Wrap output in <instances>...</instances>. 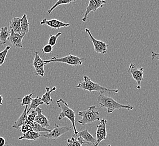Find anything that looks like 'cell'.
Masks as SVG:
<instances>
[{"label":"cell","instance_id":"9c48e42d","mask_svg":"<svg viewBox=\"0 0 159 146\" xmlns=\"http://www.w3.org/2000/svg\"><path fill=\"white\" fill-rule=\"evenodd\" d=\"M143 67L138 69L134 63H131L130 64L129 67L128 72L132 75L133 78L137 83V85L136 88L138 89H140L141 88V82L143 78Z\"/></svg>","mask_w":159,"mask_h":146},{"label":"cell","instance_id":"d6986e66","mask_svg":"<svg viewBox=\"0 0 159 146\" xmlns=\"http://www.w3.org/2000/svg\"><path fill=\"white\" fill-rule=\"evenodd\" d=\"M21 17H15L10 22V28L16 33L21 34Z\"/></svg>","mask_w":159,"mask_h":146},{"label":"cell","instance_id":"5bb4252c","mask_svg":"<svg viewBox=\"0 0 159 146\" xmlns=\"http://www.w3.org/2000/svg\"><path fill=\"white\" fill-rule=\"evenodd\" d=\"M40 24L41 25H46L55 29H58L61 28L68 27L70 26V24L69 23H65L61 20H59L58 19L47 20L46 18L43 19V20L40 22Z\"/></svg>","mask_w":159,"mask_h":146},{"label":"cell","instance_id":"6da1fadb","mask_svg":"<svg viewBox=\"0 0 159 146\" xmlns=\"http://www.w3.org/2000/svg\"><path fill=\"white\" fill-rule=\"evenodd\" d=\"M98 104L101 107L106 108L107 109L108 114L113 113L117 109H126L132 110L133 106L130 105H122L117 102L112 98L108 97L103 94H99L97 97Z\"/></svg>","mask_w":159,"mask_h":146},{"label":"cell","instance_id":"e0dca14e","mask_svg":"<svg viewBox=\"0 0 159 146\" xmlns=\"http://www.w3.org/2000/svg\"><path fill=\"white\" fill-rule=\"evenodd\" d=\"M41 135L39 133H36L34 131H28L25 134H23L21 136L19 137V140H32V141H36L40 138Z\"/></svg>","mask_w":159,"mask_h":146},{"label":"cell","instance_id":"8992f818","mask_svg":"<svg viewBox=\"0 0 159 146\" xmlns=\"http://www.w3.org/2000/svg\"><path fill=\"white\" fill-rule=\"evenodd\" d=\"M70 127H59L58 125L55 124L54 128L52 131H50L49 133H47L46 134H43V136L48 140H56L63 134L70 131Z\"/></svg>","mask_w":159,"mask_h":146},{"label":"cell","instance_id":"d4e9b609","mask_svg":"<svg viewBox=\"0 0 159 146\" xmlns=\"http://www.w3.org/2000/svg\"><path fill=\"white\" fill-rule=\"evenodd\" d=\"M11 49L10 46H6L3 51L0 52V67L2 66L6 60V56L7 55L9 51Z\"/></svg>","mask_w":159,"mask_h":146},{"label":"cell","instance_id":"4dcf8cb0","mask_svg":"<svg viewBox=\"0 0 159 146\" xmlns=\"http://www.w3.org/2000/svg\"><path fill=\"white\" fill-rule=\"evenodd\" d=\"M52 49H53V47L49 45V44H48V45H45V46L43 47L42 51H43V52L44 54H49V53H52Z\"/></svg>","mask_w":159,"mask_h":146},{"label":"cell","instance_id":"8fae6325","mask_svg":"<svg viewBox=\"0 0 159 146\" xmlns=\"http://www.w3.org/2000/svg\"><path fill=\"white\" fill-rule=\"evenodd\" d=\"M86 33L89 35L90 39L92 40V42L94 46V51L95 52L100 54H105L107 53V47L108 45L106 43L102 41L96 40L93 36H92V33L89 29L85 28V29Z\"/></svg>","mask_w":159,"mask_h":146},{"label":"cell","instance_id":"f1b7e54d","mask_svg":"<svg viewBox=\"0 0 159 146\" xmlns=\"http://www.w3.org/2000/svg\"><path fill=\"white\" fill-rule=\"evenodd\" d=\"M67 146H82L83 145L80 143L78 140H76L74 137H72L70 139H68L67 140Z\"/></svg>","mask_w":159,"mask_h":146},{"label":"cell","instance_id":"5b68a950","mask_svg":"<svg viewBox=\"0 0 159 146\" xmlns=\"http://www.w3.org/2000/svg\"><path fill=\"white\" fill-rule=\"evenodd\" d=\"M83 59L84 58H81L76 56H74L70 54L63 58H57L53 57L50 60H43V63L45 65L46 64H48L51 62H61V63H64L71 66L77 67V66L81 65L83 64Z\"/></svg>","mask_w":159,"mask_h":146},{"label":"cell","instance_id":"7402d4cb","mask_svg":"<svg viewBox=\"0 0 159 146\" xmlns=\"http://www.w3.org/2000/svg\"><path fill=\"white\" fill-rule=\"evenodd\" d=\"M43 104H44L41 100V97L37 96L35 98H32L31 104L30 105V108L27 111V114L31 111V110H36L37 107L40 106V105H43Z\"/></svg>","mask_w":159,"mask_h":146},{"label":"cell","instance_id":"44dd1931","mask_svg":"<svg viewBox=\"0 0 159 146\" xmlns=\"http://www.w3.org/2000/svg\"><path fill=\"white\" fill-rule=\"evenodd\" d=\"M10 36L8 27H5L0 28V45L6 44V41Z\"/></svg>","mask_w":159,"mask_h":146},{"label":"cell","instance_id":"4fadbf2b","mask_svg":"<svg viewBox=\"0 0 159 146\" xmlns=\"http://www.w3.org/2000/svg\"><path fill=\"white\" fill-rule=\"evenodd\" d=\"M25 36V34L16 33L15 32H14V31H12V29H11L10 36L7 40L9 41L11 45L14 46L15 48L22 49L23 48L22 41Z\"/></svg>","mask_w":159,"mask_h":146},{"label":"cell","instance_id":"1f68e13d","mask_svg":"<svg viewBox=\"0 0 159 146\" xmlns=\"http://www.w3.org/2000/svg\"><path fill=\"white\" fill-rule=\"evenodd\" d=\"M6 144V140L2 137H0V146H5Z\"/></svg>","mask_w":159,"mask_h":146},{"label":"cell","instance_id":"e575fe53","mask_svg":"<svg viewBox=\"0 0 159 146\" xmlns=\"http://www.w3.org/2000/svg\"><path fill=\"white\" fill-rule=\"evenodd\" d=\"M107 146H111V145H110V144H109V145H108Z\"/></svg>","mask_w":159,"mask_h":146},{"label":"cell","instance_id":"83f0119b","mask_svg":"<svg viewBox=\"0 0 159 146\" xmlns=\"http://www.w3.org/2000/svg\"><path fill=\"white\" fill-rule=\"evenodd\" d=\"M33 123H34V122H28L27 124H25L20 127V131L23 134H25L28 131L32 130Z\"/></svg>","mask_w":159,"mask_h":146},{"label":"cell","instance_id":"cb8c5ba5","mask_svg":"<svg viewBox=\"0 0 159 146\" xmlns=\"http://www.w3.org/2000/svg\"><path fill=\"white\" fill-rule=\"evenodd\" d=\"M32 131L36 132V133H39L40 132H47L49 133L51 130L49 129H47L46 128H43L41 125H40L39 124H38L36 122H34L33 125H32Z\"/></svg>","mask_w":159,"mask_h":146},{"label":"cell","instance_id":"30bf717a","mask_svg":"<svg viewBox=\"0 0 159 146\" xmlns=\"http://www.w3.org/2000/svg\"><path fill=\"white\" fill-rule=\"evenodd\" d=\"M77 137V140L82 145L83 144H93L95 145L97 142L96 138L93 137L87 129L81 131L75 135Z\"/></svg>","mask_w":159,"mask_h":146},{"label":"cell","instance_id":"3957f363","mask_svg":"<svg viewBox=\"0 0 159 146\" xmlns=\"http://www.w3.org/2000/svg\"><path fill=\"white\" fill-rule=\"evenodd\" d=\"M81 116L82 119L79 121L81 125H85L92 124L94 122L100 121L99 113L97 111V107L95 105L89 107L88 109L80 111L76 117Z\"/></svg>","mask_w":159,"mask_h":146},{"label":"cell","instance_id":"603a6c76","mask_svg":"<svg viewBox=\"0 0 159 146\" xmlns=\"http://www.w3.org/2000/svg\"><path fill=\"white\" fill-rule=\"evenodd\" d=\"M75 1H76V0H58V1L57 2H55V4L48 11V12L49 14H50L52 12V11L59 6L62 5L70 4Z\"/></svg>","mask_w":159,"mask_h":146},{"label":"cell","instance_id":"836d02e7","mask_svg":"<svg viewBox=\"0 0 159 146\" xmlns=\"http://www.w3.org/2000/svg\"><path fill=\"white\" fill-rule=\"evenodd\" d=\"M12 146V145H8V146Z\"/></svg>","mask_w":159,"mask_h":146},{"label":"cell","instance_id":"52a82bcc","mask_svg":"<svg viewBox=\"0 0 159 146\" xmlns=\"http://www.w3.org/2000/svg\"><path fill=\"white\" fill-rule=\"evenodd\" d=\"M107 3L105 0H89V4L86 7L85 11L83 12L84 16L82 18L83 22H86L88 19V16L90 12H96L98 9L102 8L104 5Z\"/></svg>","mask_w":159,"mask_h":146},{"label":"cell","instance_id":"ba28073f","mask_svg":"<svg viewBox=\"0 0 159 146\" xmlns=\"http://www.w3.org/2000/svg\"><path fill=\"white\" fill-rule=\"evenodd\" d=\"M107 121L105 118L101 119L99 124L97 127V131L95 132L97 142L94 146H98L99 144L103 140H106L107 138L106 125Z\"/></svg>","mask_w":159,"mask_h":146},{"label":"cell","instance_id":"7a4b0ae2","mask_svg":"<svg viewBox=\"0 0 159 146\" xmlns=\"http://www.w3.org/2000/svg\"><path fill=\"white\" fill-rule=\"evenodd\" d=\"M84 80L81 81L77 85V88L83 89V90L89 92L96 91L99 93V94H102L107 92H112L115 93H117L119 92L118 89H110L101 86L97 83L93 82L89 76L87 75L84 76Z\"/></svg>","mask_w":159,"mask_h":146},{"label":"cell","instance_id":"4316f807","mask_svg":"<svg viewBox=\"0 0 159 146\" xmlns=\"http://www.w3.org/2000/svg\"><path fill=\"white\" fill-rule=\"evenodd\" d=\"M61 32H58V33L56 34L55 35H52V34H50V38H49V41H48V43L49 45L50 46H55V45L57 44V40L59 38V36H61Z\"/></svg>","mask_w":159,"mask_h":146},{"label":"cell","instance_id":"277c9868","mask_svg":"<svg viewBox=\"0 0 159 146\" xmlns=\"http://www.w3.org/2000/svg\"><path fill=\"white\" fill-rule=\"evenodd\" d=\"M57 104L59 108L61 110V113L58 116L59 120H61L64 118H67L68 119H69L72 124L75 135L77 134L78 131H77L75 125V119L76 118L75 112L72 109H70L66 101L61 98L57 101Z\"/></svg>","mask_w":159,"mask_h":146},{"label":"cell","instance_id":"ac0fdd59","mask_svg":"<svg viewBox=\"0 0 159 146\" xmlns=\"http://www.w3.org/2000/svg\"><path fill=\"white\" fill-rule=\"evenodd\" d=\"M46 92L43 94L42 97H41V100L43 102V104H45L47 106H49L50 105V103L52 102V99L51 98L50 94L57 90V87H52V89H50L49 87H46L45 88Z\"/></svg>","mask_w":159,"mask_h":146},{"label":"cell","instance_id":"f546056e","mask_svg":"<svg viewBox=\"0 0 159 146\" xmlns=\"http://www.w3.org/2000/svg\"><path fill=\"white\" fill-rule=\"evenodd\" d=\"M37 115V112L36 110H32L31 113L27 115L28 121V122H34L36 116Z\"/></svg>","mask_w":159,"mask_h":146},{"label":"cell","instance_id":"d6a6232c","mask_svg":"<svg viewBox=\"0 0 159 146\" xmlns=\"http://www.w3.org/2000/svg\"><path fill=\"white\" fill-rule=\"evenodd\" d=\"M3 104V96L0 94V106Z\"/></svg>","mask_w":159,"mask_h":146},{"label":"cell","instance_id":"ffe728a7","mask_svg":"<svg viewBox=\"0 0 159 146\" xmlns=\"http://www.w3.org/2000/svg\"><path fill=\"white\" fill-rule=\"evenodd\" d=\"M29 26H30V23L28 20L27 16L25 14L23 16L21 17V20H20L21 34L25 35L29 32Z\"/></svg>","mask_w":159,"mask_h":146},{"label":"cell","instance_id":"484cf974","mask_svg":"<svg viewBox=\"0 0 159 146\" xmlns=\"http://www.w3.org/2000/svg\"><path fill=\"white\" fill-rule=\"evenodd\" d=\"M34 93H31V94L25 95V97H23L21 98H18L19 100H21V105L22 106H28L30 105L31 103V101L32 100V96Z\"/></svg>","mask_w":159,"mask_h":146},{"label":"cell","instance_id":"9a60e30c","mask_svg":"<svg viewBox=\"0 0 159 146\" xmlns=\"http://www.w3.org/2000/svg\"><path fill=\"white\" fill-rule=\"evenodd\" d=\"M36 111L37 112V115L36 116L34 122L39 124L43 128H48L50 126V122L46 116L43 115L42 113L43 110L40 107H39L36 109Z\"/></svg>","mask_w":159,"mask_h":146},{"label":"cell","instance_id":"7c38bea8","mask_svg":"<svg viewBox=\"0 0 159 146\" xmlns=\"http://www.w3.org/2000/svg\"><path fill=\"white\" fill-rule=\"evenodd\" d=\"M33 66L35 69L36 75L37 76L43 77L45 74L44 67L45 64L43 63V60L40 58L39 55V52L34 51V58L33 62Z\"/></svg>","mask_w":159,"mask_h":146},{"label":"cell","instance_id":"2e32d148","mask_svg":"<svg viewBox=\"0 0 159 146\" xmlns=\"http://www.w3.org/2000/svg\"><path fill=\"white\" fill-rule=\"evenodd\" d=\"M27 109L28 106H25V110H24L23 112L21 114V115L20 116V117L19 118L18 120L12 125V128L16 129H18L21 126L27 123L28 122L27 118L28 114L27 113Z\"/></svg>","mask_w":159,"mask_h":146}]
</instances>
